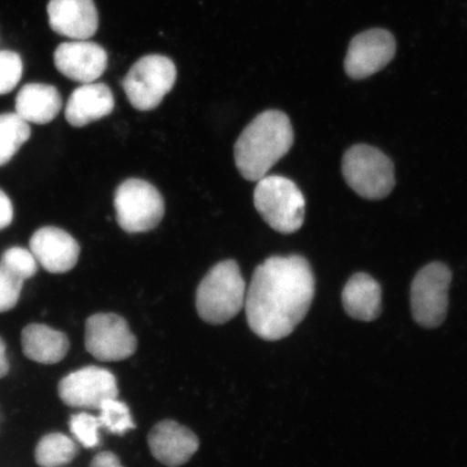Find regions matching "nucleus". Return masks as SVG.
Returning <instances> with one entry per match:
<instances>
[{
    "instance_id": "1",
    "label": "nucleus",
    "mask_w": 467,
    "mask_h": 467,
    "mask_svg": "<svg viewBox=\"0 0 467 467\" xmlns=\"http://www.w3.org/2000/svg\"><path fill=\"white\" fill-rule=\"evenodd\" d=\"M315 295L311 265L301 255H274L256 266L247 289L250 329L263 340L287 337L306 317Z\"/></svg>"
},
{
    "instance_id": "2",
    "label": "nucleus",
    "mask_w": 467,
    "mask_h": 467,
    "mask_svg": "<svg viewBox=\"0 0 467 467\" xmlns=\"http://www.w3.org/2000/svg\"><path fill=\"white\" fill-rule=\"evenodd\" d=\"M294 128L282 110H265L244 128L234 146L236 167L244 179L258 182L294 144Z\"/></svg>"
},
{
    "instance_id": "3",
    "label": "nucleus",
    "mask_w": 467,
    "mask_h": 467,
    "mask_svg": "<svg viewBox=\"0 0 467 467\" xmlns=\"http://www.w3.org/2000/svg\"><path fill=\"white\" fill-rule=\"evenodd\" d=\"M246 295V282L237 262L222 261L208 272L198 285L197 313L208 324L223 325L242 311Z\"/></svg>"
},
{
    "instance_id": "4",
    "label": "nucleus",
    "mask_w": 467,
    "mask_h": 467,
    "mask_svg": "<svg viewBox=\"0 0 467 467\" xmlns=\"http://www.w3.org/2000/svg\"><path fill=\"white\" fill-rule=\"evenodd\" d=\"M254 202L263 220L279 233H295L305 222V195L294 181L282 175H265L259 180Z\"/></svg>"
},
{
    "instance_id": "5",
    "label": "nucleus",
    "mask_w": 467,
    "mask_h": 467,
    "mask_svg": "<svg viewBox=\"0 0 467 467\" xmlns=\"http://www.w3.org/2000/svg\"><path fill=\"white\" fill-rule=\"evenodd\" d=\"M342 171L350 188L368 200L387 197L395 185L392 161L370 145L356 144L348 150Z\"/></svg>"
},
{
    "instance_id": "6",
    "label": "nucleus",
    "mask_w": 467,
    "mask_h": 467,
    "mask_svg": "<svg viewBox=\"0 0 467 467\" xmlns=\"http://www.w3.org/2000/svg\"><path fill=\"white\" fill-rule=\"evenodd\" d=\"M177 67L171 58L150 55L133 64L121 81L132 107L141 112L160 107L177 80Z\"/></svg>"
},
{
    "instance_id": "7",
    "label": "nucleus",
    "mask_w": 467,
    "mask_h": 467,
    "mask_svg": "<svg viewBox=\"0 0 467 467\" xmlns=\"http://www.w3.org/2000/svg\"><path fill=\"white\" fill-rule=\"evenodd\" d=\"M116 219L127 233L154 230L165 214V202L153 184L141 179H128L114 196Z\"/></svg>"
},
{
    "instance_id": "8",
    "label": "nucleus",
    "mask_w": 467,
    "mask_h": 467,
    "mask_svg": "<svg viewBox=\"0 0 467 467\" xmlns=\"http://www.w3.org/2000/svg\"><path fill=\"white\" fill-rule=\"evenodd\" d=\"M452 274L443 263L424 266L411 285V309L416 323L425 328H436L445 321Z\"/></svg>"
},
{
    "instance_id": "9",
    "label": "nucleus",
    "mask_w": 467,
    "mask_h": 467,
    "mask_svg": "<svg viewBox=\"0 0 467 467\" xmlns=\"http://www.w3.org/2000/svg\"><path fill=\"white\" fill-rule=\"evenodd\" d=\"M86 349L100 361H120L136 353L138 341L125 318L96 314L87 319Z\"/></svg>"
},
{
    "instance_id": "10",
    "label": "nucleus",
    "mask_w": 467,
    "mask_h": 467,
    "mask_svg": "<svg viewBox=\"0 0 467 467\" xmlns=\"http://www.w3.org/2000/svg\"><path fill=\"white\" fill-rule=\"evenodd\" d=\"M58 396L73 408L98 409L119 397L117 379L104 368L89 366L69 373L58 384Z\"/></svg>"
},
{
    "instance_id": "11",
    "label": "nucleus",
    "mask_w": 467,
    "mask_h": 467,
    "mask_svg": "<svg viewBox=\"0 0 467 467\" xmlns=\"http://www.w3.org/2000/svg\"><path fill=\"white\" fill-rule=\"evenodd\" d=\"M395 54L396 40L392 34L387 29H369L350 42L344 68L350 78H367L387 67Z\"/></svg>"
},
{
    "instance_id": "12",
    "label": "nucleus",
    "mask_w": 467,
    "mask_h": 467,
    "mask_svg": "<svg viewBox=\"0 0 467 467\" xmlns=\"http://www.w3.org/2000/svg\"><path fill=\"white\" fill-rule=\"evenodd\" d=\"M55 66L68 79L80 84L95 83L108 67L103 47L89 40L63 43L55 51Z\"/></svg>"
},
{
    "instance_id": "13",
    "label": "nucleus",
    "mask_w": 467,
    "mask_h": 467,
    "mask_svg": "<svg viewBox=\"0 0 467 467\" xmlns=\"http://www.w3.org/2000/svg\"><path fill=\"white\" fill-rule=\"evenodd\" d=\"M29 247L39 265L52 274L72 271L80 254L79 244L71 234L56 226H45L35 232Z\"/></svg>"
},
{
    "instance_id": "14",
    "label": "nucleus",
    "mask_w": 467,
    "mask_h": 467,
    "mask_svg": "<svg viewBox=\"0 0 467 467\" xmlns=\"http://www.w3.org/2000/svg\"><path fill=\"white\" fill-rule=\"evenodd\" d=\"M149 446L157 461L168 467L188 463L200 448L194 431L172 420L157 423L150 431Z\"/></svg>"
},
{
    "instance_id": "15",
    "label": "nucleus",
    "mask_w": 467,
    "mask_h": 467,
    "mask_svg": "<svg viewBox=\"0 0 467 467\" xmlns=\"http://www.w3.org/2000/svg\"><path fill=\"white\" fill-rule=\"evenodd\" d=\"M47 13L52 31L73 40H88L98 31L93 0H50Z\"/></svg>"
},
{
    "instance_id": "16",
    "label": "nucleus",
    "mask_w": 467,
    "mask_h": 467,
    "mask_svg": "<svg viewBox=\"0 0 467 467\" xmlns=\"http://www.w3.org/2000/svg\"><path fill=\"white\" fill-rule=\"evenodd\" d=\"M115 108L112 90L102 83L84 84L69 97L66 117L69 125L81 128L109 116Z\"/></svg>"
},
{
    "instance_id": "17",
    "label": "nucleus",
    "mask_w": 467,
    "mask_h": 467,
    "mask_svg": "<svg viewBox=\"0 0 467 467\" xmlns=\"http://www.w3.org/2000/svg\"><path fill=\"white\" fill-rule=\"evenodd\" d=\"M62 109V98L55 86L27 84L16 98V113L26 122L46 125L54 120Z\"/></svg>"
},
{
    "instance_id": "18",
    "label": "nucleus",
    "mask_w": 467,
    "mask_h": 467,
    "mask_svg": "<svg viewBox=\"0 0 467 467\" xmlns=\"http://www.w3.org/2000/svg\"><path fill=\"white\" fill-rule=\"evenodd\" d=\"M342 302L350 317L361 321L375 320L381 314V287L368 274H355L343 289Z\"/></svg>"
},
{
    "instance_id": "19",
    "label": "nucleus",
    "mask_w": 467,
    "mask_h": 467,
    "mask_svg": "<svg viewBox=\"0 0 467 467\" xmlns=\"http://www.w3.org/2000/svg\"><path fill=\"white\" fill-rule=\"evenodd\" d=\"M21 341L26 358L39 364H57L69 349L67 335L46 325H28L22 331Z\"/></svg>"
},
{
    "instance_id": "20",
    "label": "nucleus",
    "mask_w": 467,
    "mask_h": 467,
    "mask_svg": "<svg viewBox=\"0 0 467 467\" xmlns=\"http://www.w3.org/2000/svg\"><path fill=\"white\" fill-rule=\"evenodd\" d=\"M78 454V447L66 435L52 433L39 441L35 459L40 467H62L72 462Z\"/></svg>"
},
{
    "instance_id": "21",
    "label": "nucleus",
    "mask_w": 467,
    "mask_h": 467,
    "mask_svg": "<svg viewBox=\"0 0 467 467\" xmlns=\"http://www.w3.org/2000/svg\"><path fill=\"white\" fill-rule=\"evenodd\" d=\"M31 127L16 113L0 115V167L8 163L28 141Z\"/></svg>"
},
{
    "instance_id": "22",
    "label": "nucleus",
    "mask_w": 467,
    "mask_h": 467,
    "mask_svg": "<svg viewBox=\"0 0 467 467\" xmlns=\"http://www.w3.org/2000/svg\"><path fill=\"white\" fill-rule=\"evenodd\" d=\"M99 411L102 428L107 429L109 433L124 435L126 431L136 429L130 408L125 402L117 399L109 400L103 402Z\"/></svg>"
},
{
    "instance_id": "23",
    "label": "nucleus",
    "mask_w": 467,
    "mask_h": 467,
    "mask_svg": "<svg viewBox=\"0 0 467 467\" xmlns=\"http://www.w3.org/2000/svg\"><path fill=\"white\" fill-rule=\"evenodd\" d=\"M102 428L99 417L81 412L74 414L69 421V429L81 445L85 448H96L100 443L99 430Z\"/></svg>"
},
{
    "instance_id": "24",
    "label": "nucleus",
    "mask_w": 467,
    "mask_h": 467,
    "mask_svg": "<svg viewBox=\"0 0 467 467\" xmlns=\"http://www.w3.org/2000/svg\"><path fill=\"white\" fill-rule=\"evenodd\" d=\"M37 263L31 251L21 247L5 250L0 261V265L7 267L23 280L31 278L37 273Z\"/></svg>"
},
{
    "instance_id": "25",
    "label": "nucleus",
    "mask_w": 467,
    "mask_h": 467,
    "mask_svg": "<svg viewBox=\"0 0 467 467\" xmlns=\"http://www.w3.org/2000/svg\"><path fill=\"white\" fill-rule=\"evenodd\" d=\"M23 62L15 51H0V96L7 95L20 83Z\"/></svg>"
},
{
    "instance_id": "26",
    "label": "nucleus",
    "mask_w": 467,
    "mask_h": 467,
    "mask_svg": "<svg viewBox=\"0 0 467 467\" xmlns=\"http://www.w3.org/2000/svg\"><path fill=\"white\" fill-rule=\"evenodd\" d=\"M25 280L0 265V313L13 309L19 302Z\"/></svg>"
},
{
    "instance_id": "27",
    "label": "nucleus",
    "mask_w": 467,
    "mask_h": 467,
    "mask_svg": "<svg viewBox=\"0 0 467 467\" xmlns=\"http://www.w3.org/2000/svg\"><path fill=\"white\" fill-rule=\"evenodd\" d=\"M14 206L5 192L0 190V231L13 223Z\"/></svg>"
},
{
    "instance_id": "28",
    "label": "nucleus",
    "mask_w": 467,
    "mask_h": 467,
    "mask_svg": "<svg viewBox=\"0 0 467 467\" xmlns=\"http://www.w3.org/2000/svg\"><path fill=\"white\" fill-rule=\"evenodd\" d=\"M90 467H124L119 457L113 452H100L93 458Z\"/></svg>"
},
{
    "instance_id": "29",
    "label": "nucleus",
    "mask_w": 467,
    "mask_h": 467,
    "mask_svg": "<svg viewBox=\"0 0 467 467\" xmlns=\"http://www.w3.org/2000/svg\"><path fill=\"white\" fill-rule=\"evenodd\" d=\"M9 369L7 353H5V346L2 337H0V379L7 375Z\"/></svg>"
}]
</instances>
